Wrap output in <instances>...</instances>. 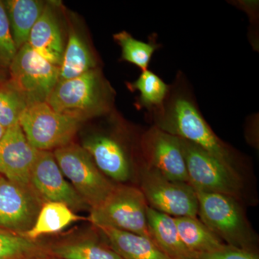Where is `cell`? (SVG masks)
<instances>
[{
	"label": "cell",
	"instance_id": "6da1fadb",
	"mask_svg": "<svg viewBox=\"0 0 259 259\" xmlns=\"http://www.w3.org/2000/svg\"><path fill=\"white\" fill-rule=\"evenodd\" d=\"M147 118L155 127L197 145L227 168L239 174L238 153L218 137L204 118L183 73H179L170 84L162 106L147 112Z\"/></svg>",
	"mask_w": 259,
	"mask_h": 259
},
{
	"label": "cell",
	"instance_id": "7a4b0ae2",
	"mask_svg": "<svg viewBox=\"0 0 259 259\" xmlns=\"http://www.w3.org/2000/svg\"><path fill=\"white\" fill-rule=\"evenodd\" d=\"M114 95L97 68L74 79L58 81L46 102L56 112L83 122L110 113Z\"/></svg>",
	"mask_w": 259,
	"mask_h": 259
},
{
	"label": "cell",
	"instance_id": "3957f363",
	"mask_svg": "<svg viewBox=\"0 0 259 259\" xmlns=\"http://www.w3.org/2000/svg\"><path fill=\"white\" fill-rule=\"evenodd\" d=\"M195 192L201 222L228 245L250 250L255 234L238 199L226 194Z\"/></svg>",
	"mask_w": 259,
	"mask_h": 259
},
{
	"label": "cell",
	"instance_id": "277c9868",
	"mask_svg": "<svg viewBox=\"0 0 259 259\" xmlns=\"http://www.w3.org/2000/svg\"><path fill=\"white\" fill-rule=\"evenodd\" d=\"M148 207L139 188L115 185L101 204L90 209V221L98 228H113L150 238Z\"/></svg>",
	"mask_w": 259,
	"mask_h": 259
},
{
	"label": "cell",
	"instance_id": "5b68a950",
	"mask_svg": "<svg viewBox=\"0 0 259 259\" xmlns=\"http://www.w3.org/2000/svg\"><path fill=\"white\" fill-rule=\"evenodd\" d=\"M81 121L53 110L46 102L27 105L19 125L32 147L50 151L71 144Z\"/></svg>",
	"mask_w": 259,
	"mask_h": 259
},
{
	"label": "cell",
	"instance_id": "8992f818",
	"mask_svg": "<svg viewBox=\"0 0 259 259\" xmlns=\"http://www.w3.org/2000/svg\"><path fill=\"white\" fill-rule=\"evenodd\" d=\"M53 153L64 176L69 179L90 209L101 204L115 187L99 170L82 146L71 143Z\"/></svg>",
	"mask_w": 259,
	"mask_h": 259
},
{
	"label": "cell",
	"instance_id": "52a82bcc",
	"mask_svg": "<svg viewBox=\"0 0 259 259\" xmlns=\"http://www.w3.org/2000/svg\"><path fill=\"white\" fill-rule=\"evenodd\" d=\"M180 140L188 184L194 191L226 194L239 199L242 190L239 174L227 168L197 145L180 138Z\"/></svg>",
	"mask_w": 259,
	"mask_h": 259
},
{
	"label": "cell",
	"instance_id": "ba28073f",
	"mask_svg": "<svg viewBox=\"0 0 259 259\" xmlns=\"http://www.w3.org/2000/svg\"><path fill=\"white\" fill-rule=\"evenodd\" d=\"M139 180V189L148 207L174 218L197 217V194L188 184L168 180L143 160Z\"/></svg>",
	"mask_w": 259,
	"mask_h": 259
},
{
	"label": "cell",
	"instance_id": "9c48e42d",
	"mask_svg": "<svg viewBox=\"0 0 259 259\" xmlns=\"http://www.w3.org/2000/svg\"><path fill=\"white\" fill-rule=\"evenodd\" d=\"M9 70L10 83L28 105L46 102L59 81V66L39 56L28 44L18 50Z\"/></svg>",
	"mask_w": 259,
	"mask_h": 259
},
{
	"label": "cell",
	"instance_id": "30bf717a",
	"mask_svg": "<svg viewBox=\"0 0 259 259\" xmlns=\"http://www.w3.org/2000/svg\"><path fill=\"white\" fill-rule=\"evenodd\" d=\"M139 146L143 161L147 166L168 180L188 184L180 138L151 125L141 135Z\"/></svg>",
	"mask_w": 259,
	"mask_h": 259
},
{
	"label": "cell",
	"instance_id": "8fae6325",
	"mask_svg": "<svg viewBox=\"0 0 259 259\" xmlns=\"http://www.w3.org/2000/svg\"><path fill=\"white\" fill-rule=\"evenodd\" d=\"M44 203L32 187L0 177V228L23 235L35 224Z\"/></svg>",
	"mask_w": 259,
	"mask_h": 259
},
{
	"label": "cell",
	"instance_id": "7c38bea8",
	"mask_svg": "<svg viewBox=\"0 0 259 259\" xmlns=\"http://www.w3.org/2000/svg\"><path fill=\"white\" fill-rule=\"evenodd\" d=\"M30 182L44 202H61L72 210L90 209L72 185L65 180L51 151H38L30 171Z\"/></svg>",
	"mask_w": 259,
	"mask_h": 259
},
{
	"label": "cell",
	"instance_id": "4fadbf2b",
	"mask_svg": "<svg viewBox=\"0 0 259 259\" xmlns=\"http://www.w3.org/2000/svg\"><path fill=\"white\" fill-rule=\"evenodd\" d=\"M39 150L28 142L19 124L9 127L0 141V175L23 187L30 185V171Z\"/></svg>",
	"mask_w": 259,
	"mask_h": 259
},
{
	"label": "cell",
	"instance_id": "5bb4252c",
	"mask_svg": "<svg viewBox=\"0 0 259 259\" xmlns=\"http://www.w3.org/2000/svg\"><path fill=\"white\" fill-rule=\"evenodd\" d=\"M83 148L105 176L120 183L129 180L131 160L124 146L113 136L94 135L85 140Z\"/></svg>",
	"mask_w": 259,
	"mask_h": 259
},
{
	"label": "cell",
	"instance_id": "9a60e30c",
	"mask_svg": "<svg viewBox=\"0 0 259 259\" xmlns=\"http://www.w3.org/2000/svg\"><path fill=\"white\" fill-rule=\"evenodd\" d=\"M27 44L39 56L60 67L64 53V42L56 15L47 5L32 28Z\"/></svg>",
	"mask_w": 259,
	"mask_h": 259
},
{
	"label": "cell",
	"instance_id": "2e32d148",
	"mask_svg": "<svg viewBox=\"0 0 259 259\" xmlns=\"http://www.w3.org/2000/svg\"><path fill=\"white\" fill-rule=\"evenodd\" d=\"M146 221L150 238L171 259H192L193 254L181 240L175 218L148 207Z\"/></svg>",
	"mask_w": 259,
	"mask_h": 259
},
{
	"label": "cell",
	"instance_id": "e0dca14e",
	"mask_svg": "<svg viewBox=\"0 0 259 259\" xmlns=\"http://www.w3.org/2000/svg\"><path fill=\"white\" fill-rule=\"evenodd\" d=\"M123 259H171L148 237L113 228H99Z\"/></svg>",
	"mask_w": 259,
	"mask_h": 259
},
{
	"label": "cell",
	"instance_id": "ac0fdd59",
	"mask_svg": "<svg viewBox=\"0 0 259 259\" xmlns=\"http://www.w3.org/2000/svg\"><path fill=\"white\" fill-rule=\"evenodd\" d=\"M3 3L12 37L17 50H19L28 42L32 28L41 15L46 5L36 0H8Z\"/></svg>",
	"mask_w": 259,
	"mask_h": 259
},
{
	"label": "cell",
	"instance_id": "d6986e66",
	"mask_svg": "<svg viewBox=\"0 0 259 259\" xmlns=\"http://www.w3.org/2000/svg\"><path fill=\"white\" fill-rule=\"evenodd\" d=\"M95 69L96 59L88 44L76 32H70L59 67V81L74 79Z\"/></svg>",
	"mask_w": 259,
	"mask_h": 259
},
{
	"label": "cell",
	"instance_id": "ffe728a7",
	"mask_svg": "<svg viewBox=\"0 0 259 259\" xmlns=\"http://www.w3.org/2000/svg\"><path fill=\"white\" fill-rule=\"evenodd\" d=\"M175 221L182 243L193 255L218 250L226 245L197 218H175Z\"/></svg>",
	"mask_w": 259,
	"mask_h": 259
},
{
	"label": "cell",
	"instance_id": "44dd1931",
	"mask_svg": "<svg viewBox=\"0 0 259 259\" xmlns=\"http://www.w3.org/2000/svg\"><path fill=\"white\" fill-rule=\"evenodd\" d=\"M72 209L61 202H47L42 204L33 226L23 236L36 241L44 235L53 234L65 229L79 220Z\"/></svg>",
	"mask_w": 259,
	"mask_h": 259
},
{
	"label": "cell",
	"instance_id": "7402d4cb",
	"mask_svg": "<svg viewBox=\"0 0 259 259\" xmlns=\"http://www.w3.org/2000/svg\"><path fill=\"white\" fill-rule=\"evenodd\" d=\"M127 87L131 91L139 92L136 106L139 110L145 109L146 112L161 107L170 89V85L149 69L142 71L139 78L134 82L127 83Z\"/></svg>",
	"mask_w": 259,
	"mask_h": 259
},
{
	"label": "cell",
	"instance_id": "603a6c76",
	"mask_svg": "<svg viewBox=\"0 0 259 259\" xmlns=\"http://www.w3.org/2000/svg\"><path fill=\"white\" fill-rule=\"evenodd\" d=\"M113 37L121 48V59L136 65L142 71L148 69L153 54L161 47L154 34L148 42L137 40L126 31L117 32Z\"/></svg>",
	"mask_w": 259,
	"mask_h": 259
},
{
	"label": "cell",
	"instance_id": "cb8c5ba5",
	"mask_svg": "<svg viewBox=\"0 0 259 259\" xmlns=\"http://www.w3.org/2000/svg\"><path fill=\"white\" fill-rule=\"evenodd\" d=\"M45 250L36 241L0 228V259H37Z\"/></svg>",
	"mask_w": 259,
	"mask_h": 259
},
{
	"label": "cell",
	"instance_id": "d4e9b609",
	"mask_svg": "<svg viewBox=\"0 0 259 259\" xmlns=\"http://www.w3.org/2000/svg\"><path fill=\"white\" fill-rule=\"evenodd\" d=\"M49 252L61 259H123L115 250L93 241L54 245Z\"/></svg>",
	"mask_w": 259,
	"mask_h": 259
},
{
	"label": "cell",
	"instance_id": "484cf974",
	"mask_svg": "<svg viewBox=\"0 0 259 259\" xmlns=\"http://www.w3.org/2000/svg\"><path fill=\"white\" fill-rule=\"evenodd\" d=\"M28 104L10 83L0 81V124L5 129L19 124V119Z\"/></svg>",
	"mask_w": 259,
	"mask_h": 259
},
{
	"label": "cell",
	"instance_id": "4316f807",
	"mask_svg": "<svg viewBox=\"0 0 259 259\" xmlns=\"http://www.w3.org/2000/svg\"><path fill=\"white\" fill-rule=\"evenodd\" d=\"M17 52L4 3L0 1V66L9 68Z\"/></svg>",
	"mask_w": 259,
	"mask_h": 259
},
{
	"label": "cell",
	"instance_id": "83f0119b",
	"mask_svg": "<svg viewBox=\"0 0 259 259\" xmlns=\"http://www.w3.org/2000/svg\"><path fill=\"white\" fill-rule=\"evenodd\" d=\"M192 259H258L250 250L226 245L220 249L207 253H196Z\"/></svg>",
	"mask_w": 259,
	"mask_h": 259
},
{
	"label": "cell",
	"instance_id": "f1b7e54d",
	"mask_svg": "<svg viewBox=\"0 0 259 259\" xmlns=\"http://www.w3.org/2000/svg\"><path fill=\"white\" fill-rule=\"evenodd\" d=\"M5 132H6V129H5V127L0 124V141H1L3 136H4Z\"/></svg>",
	"mask_w": 259,
	"mask_h": 259
},
{
	"label": "cell",
	"instance_id": "f546056e",
	"mask_svg": "<svg viewBox=\"0 0 259 259\" xmlns=\"http://www.w3.org/2000/svg\"><path fill=\"white\" fill-rule=\"evenodd\" d=\"M4 69L0 66V81H3V71H4Z\"/></svg>",
	"mask_w": 259,
	"mask_h": 259
},
{
	"label": "cell",
	"instance_id": "4dcf8cb0",
	"mask_svg": "<svg viewBox=\"0 0 259 259\" xmlns=\"http://www.w3.org/2000/svg\"><path fill=\"white\" fill-rule=\"evenodd\" d=\"M37 259H52V258H45V257H41V258H37Z\"/></svg>",
	"mask_w": 259,
	"mask_h": 259
},
{
	"label": "cell",
	"instance_id": "1f68e13d",
	"mask_svg": "<svg viewBox=\"0 0 259 259\" xmlns=\"http://www.w3.org/2000/svg\"><path fill=\"white\" fill-rule=\"evenodd\" d=\"M1 176H2V175H0V177H1Z\"/></svg>",
	"mask_w": 259,
	"mask_h": 259
}]
</instances>
